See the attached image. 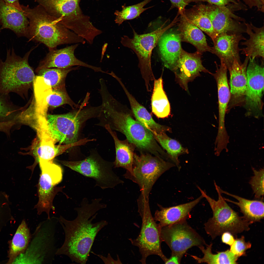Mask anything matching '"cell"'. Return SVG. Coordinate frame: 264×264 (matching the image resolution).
I'll list each match as a JSON object with an SVG mask.
<instances>
[{
    "label": "cell",
    "mask_w": 264,
    "mask_h": 264,
    "mask_svg": "<svg viewBox=\"0 0 264 264\" xmlns=\"http://www.w3.org/2000/svg\"><path fill=\"white\" fill-rule=\"evenodd\" d=\"M79 44H77L60 49H49L46 56L40 62L36 72L44 68H65L78 66L89 68L95 72L104 73L101 68L87 64L76 57L74 52Z\"/></svg>",
    "instance_id": "e0dca14e"
},
{
    "label": "cell",
    "mask_w": 264,
    "mask_h": 264,
    "mask_svg": "<svg viewBox=\"0 0 264 264\" xmlns=\"http://www.w3.org/2000/svg\"><path fill=\"white\" fill-rule=\"evenodd\" d=\"M214 185L218 193L217 201L211 198L198 186L197 187L201 195L209 203L213 212V216L204 224L206 233L213 239L225 232L235 235L248 231L253 223L244 217L240 216L228 204L223 198L215 181Z\"/></svg>",
    "instance_id": "52a82bcc"
},
{
    "label": "cell",
    "mask_w": 264,
    "mask_h": 264,
    "mask_svg": "<svg viewBox=\"0 0 264 264\" xmlns=\"http://www.w3.org/2000/svg\"><path fill=\"white\" fill-rule=\"evenodd\" d=\"M203 198L201 195L190 202L168 207L158 204L160 209L156 211L154 218L156 221L159 222L161 228L187 220L191 210Z\"/></svg>",
    "instance_id": "603a6c76"
},
{
    "label": "cell",
    "mask_w": 264,
    "mask_h": 264,
    "mask_svg": "<svg viewBox=\"0 0 264 264\" xmlns=\"http://www.w3.org/2000/svg\"><path fill=\"white\" fill-rule=\"evenodd\" d=\"M92 253L97 255L99 258L105 264H122L118 255H117V259L114 260L111 256L110 254L109 253L107 257L104 256L101 254H97L94 253Z\"/></svg>",
    "instance_id": "ee69618b"
},
{
    "label": "cell",
    "mask_w": 264,
    "mask_h": 264,
    "mask_svg": "<svg viewBox=\"0 0 264 264\" xmlns=\"http://www.w3.org/2000/svg\"><path fill=\"white\" fill-rule=\"evenodd\" d=\"M176 166L172 163L162 158L143 153L138 155L134 153L133 164V174L124 176L137 184L139 187L140 196L149 199L152 187L158 179L164 172Z\"/></svg>",
    "instance_id": "30bf717a"
},
{
    "label": "cell",
    "mask_w": 264,
    "mask_h": 264,
    "mask_svg": "<svg viewBox=\"0 0 264 264\" xmlns=\"http://www.w3.org/2000/svg\"><path fill=\"white\" fill-rule=\"evenodd\" d=\"M58 222V218L52 217L40 223L25 250L17 256L12 264L51 263L58 248L55 234Z\"/></svg>",
    "instance_id": "8992f818"
},
{
    "label": "cell",
    "mask_w": 264,
    "mask_h": 264,
    "mask_svg": "<svg viewBox=\"0 0 264 264\" xmlns=\"http://www.w3.org/2000/svg\"><path fill=\"white\" fill-rule=\"evenodd\" d=\"M0 60H1V59H0Z\"/></svg>",
    "instance_id": "816d5d0a"
},
{
    "label": "cell",
    "mask_w": 264,
    "mask_h": 264,
    "mask_svg": "<svg viewBox=\"0 0 264 264\" xmlns=\"http://www.w3.org/2000/svg\"><path fill=\"white\" fill-rule=\"evenodd\" d=\"M231 246L230 250L239 257L245 254L246 251L251 248V244L249 242H246L244 237L242 236L241 238L235 240Z\"/></svg>",
    "instance_id": "60d3db41"
},
{
    "label": "cell",
    "mask_w": 264,
    "mask_h": 264,
    "mask_svg": "<svg viewBox=\"0 0 264 264\" xmlns=\"http://www.w3.org/2000/svg\"><path fill=\"white\" fill-rule=\"evenodd\" d=\"M31 237L29 229L24 220L18 227L12 241L9 252L10 261L23 253L27 247Z\"/></svg>",
    "instance_id": "d590c367"
},
{
    "label": "cell",
    "mask_w": 264,
    "mask_h": 264,
    "mask_svg": "<svg viewBox=\"0 0 264 264\" xmlns=\"http://www.w3.org/2000/svg\"><path fill=\"white\" fill-rule=\"evenodd\" d=\"M219 188L221 193L231 196L238 201V202H236L224 198L225 201L238 206L244 217L248 221L253 223L260 221L264 218V203L262 200L247 199L224 191L219 187Z\"/></svg>",
    "instance_id": "f546056e"
},
{
    "label": "cell",
    "mask_w": 264,
    "mask_h": 264,
    "mask_svg": "<svg viewBox=\"0 0 264 264\" xmlns=\"http://www.w3.org/2000/svg\"><path fill=\"white\" fill-rule=\"evenodd\" d=\"M246 40L242 34H220L213 41L210 52L217 56L228 69L236 59L241 62L239 55L241 49L239 45L241 41Z\"/></svg>",
    "instance_id": "ffe728a7"
},
{
    "label": "cell",
    "mask_w": 264,
    "mask_h": 264,
    "mask_svg": "<svg viewBox=\"0 0 264 264\" xmlns=\"http://www.w3.org/2000/svg\"><path fill=\"white\" fill-rule=\"evenodd\" d=\"M22 108L13 103L9 95L0 93V121L14 119Z\"/></svg>",
    "instance_id": "f35d334b"
},
{
    "label": "cell",
    "mask_w": 264,
    "mask_h": 264,
    "mask_svg": "<svg viewBox=\"0 0 264 264\" xmlns=\"http://www.w3.org/2000/svg\"><path fill=\"white\" fill-rule=\"evenodd\" d=\"M29 21L28 38L43 44L49 49L64 44L85 43V39L59 22L41 5L33 8L22 5Z\"/></svg>",
    "instance_id": "3957f363"
},
{
    "label": "cell",
    "mask_w": 264,
    "mask_h": 264,
    "mask_svg": "<svg viewBox=\"0 0 264 264\" xmlns=\"http://www.w3.org/2000/svg\"><path fill=\"white\" fill-rule=\"evenodd\" d=\"M59 162L82 175L93 179L95 187L102 189L112 188L124 183L113 171V162L104 160L96 153H92L82 160Z\"/></svg>",
    "instance_id": "7c38bea8"
},
{
    "label": "cell",
    "mask_w": 264,
    "mask_h": 264,
    "mask_svg": "<svg viewBox=\"0 0 264 264\" xmlns=\"http://www.w3.org/2000/svg\"><path fill=\"white\" fill-rule=\"evenodd\" d=\"M87 104L86 101L84 100L78 107L67 113L46 114L48 132L55 142L77 146L89 142L86 138L78 140L79 131L87 120L97 117L100 110L98 107L87 106Z\"/></svg>",
    "instance_id": "277c9868"
},
{
    "label": "cell",
    "mask_w": 264,
    "mask_h": 264,
    "mask_svg": "<svg viewBox=\"0 0 264 264\" xmlns=\"http://www.w3.org/2000/svg\"><path fill=\"white\" fill-rule=\"evenodd\" d=\"M254 176H252L249 182L254 194L255 198L260 199L264 195V169L257 170L252 168Z\"/></svg>",
    "instance_id": "ab89813d"
},
{
    "label": "cell",
    "mask_w": 264,
    "mask_h": 264,
    "mask_svg": "<svg viewBox=\"0 0 264 264\" xmlns=\"http://www.w3.org/2000/svg\"><path fill=\"white\" fill-rule=\"evenodd\" d=\"M39 165L41 173L37 185L39 200L34 208L36 209L39 215L45 212L47 219H49L51 210H55L53 204L54 198L62 188L56 185L61 181L63 172L61 167L53 163H41Z\"/></svg>",
    "instance_id": "5bb4252c"
},
{
    "label": "cell",
    "mask_w": 264,
    "mask_h": 264,
    "mask_svg": "<svg viewBox=\"0 0 264 264\" xmlns=\"http://www.w3.org/2000/svg\"><path fill=\"white\" fill-rule=\"evenodd\" d=\"M79 66L65 68H44L36 72L38 76L42 77L45 82L52 88L65 86V80L71 71L78 69Z\"/></svg>",
    "instance_id": "8d00e7d4"
},
{
    "label": "cell",
    "mask_w": 264,
    "mask_h": 264,
    "mask_svg": "<svg viewBox=\"0 0 264 264\" xmlns=\"http://www.w3.org/2000/svg\"><path fill=\"white\" fill-rule=\"evenodd\" d=\"M162 77L154 80L151 99L152 113L158 118H168L170 115V106L164 90Z\"/></svg>",
    "instance_id": "4dcf8cb0"
},
{
    "label": "cell",
    "mask_w": 264,
    "mask_h": 264,
    "mask_svg": "<svg viewBox=\"0 0 264 264\" xmlns=\"http://www.w3.org/2000/svg\"><path fill=\"white\" fill-rule=\"evenodd\" d=\"M221 238L223 243L230 246L233 244L235 240L233 235L228 232L223 233L222 234Z\"/></svg>",
    "instance_id": "bcb514c9"
},
{
    "label": "cell",
    "mask_w": 264,
    "mask_h": 264,
    "mask_svg": "<svg viewBox=\"0 0 264 264\" xmlns=\"http://www.w3.org/2000/svg\"><path fill=\"white\" fill-rule=\"evenodd\" d=\"M249 59L246 57L242 63L234 60L228 68L230 76V92L233 99L238 100L244 97L247 86L246 70Z\"/></svg>",
    "instance_id": "83f0119b"
},
{
    "label": "cell",
    "mask_w": 264,
    "mask_h": 264,
    "mask_svg": "<svg viewBox=\"0 0 264 264\" xmlns=\"http://www.w3.org/2000/svg\"><path fill=\"white\" fill-rule=\"evenodd\" d=\"M37 141V145L34 144L33 152L36 161L39 163H53L54 158L63 151L62 149L66 150L70 148L69 145H65L63 147L55 145V142L51 138H43Z\"/></svg>",
    "instance_id": "1f68e13d"
},
{
    "label": "cell",
    "mask_w": 264,
    "mask_h": 264,
    "mask_svg": "<svg viewBox=\"0 0 264 264\" xmlns=\"http://www.w3.org/2000/svg\"><path fill=\"white\" fill-rule=\"evenodd\" d=\"M249 61L246 70L245 107L248 114L258 117L263 106L262 99L264 91V61L261 65L255 59H249Z\"/></svg>",
    "instance_id": "9a60e30c"
},
{
    "label": "cell",
    "mask_w": 264,
    "mask_h": 264,
    "mask_svg": "<svg viewBox=\"0 0 264 264\" xmlns=\"http://www.w3.org/2000/svg\"><path fill=\"white\" fill-rule=\"evenodd\" d=\"M243 0V1H251V0Z\"/></svg>",
    "instance_id": "f907efd6"
},
{
    "label": "cell",
    "mask_w": 264,
    "mask_h": 264,
    "mask_svg": "<svg viewBox=\"0 0 264 264\" xmlns=\"http://www.w3.org/2000/svg\"><path fill=\"white\" fill-rule=\"evenodd\" d=\"M177 22L175 19L166 26H165V22L154 31L147 33L138 34L133 30L132 38L126 35H124L121 38L122 44L131 49L137 55L139 67L146 87L150 86V80L155 79L151 64L153 50L158 44L162 35Z\"/></svg>",
    "instance_id": "ba28073f"
},
{
    "label": "cell",
    "mask_w": 264,
    "mask_h": 264,
    "mask_svg": "<svg viewBox=\"0 0 264 264\" xmlns=\"http://www.w3.org/2000/svg\"><path fill=\"white\" fill-rule=\"evenodd\" d=\"M203 11L210 20L217 35L220 33L241 34L246 33L245 23L240 18L233 15L229 9L213 5H199Z\"/></svg>",
    "instance_id": "2e32d148"
},
{
    "label": "cell",
    "mask_w": 264,
    "mask_h": 264,
    "mask_svg": "<svg viewBox=\"0 0 264 264\" xmlns=\"http://www.w3.org/2000/svg\"><path fill=\"white\" fill-rule=\"evenodd\" d=\"M137 203L138 212L142 220L141 228L136 239L131 238L129 240L132 245L139 248L141 255L140 261L142 264H146L147 257L153 255L158 256L165 263L168 258L164 254L161 249V228L152 215L149 201L140 200Z\"/></svg>",
    "instance_id": "9c48e42d"
},
{
    "label": "cell",
    "mask_w": 264,
    "mask_h": 264,
    "mask_svg": "<svg viewBox=\"0 0 264 264\" xmlns=\"http://www.w3.org/2000/svg\"><path fill=\"white\" fill-rule=\"evenodd\" d=\"M179 34L165 33L157 44L161 59L164 66L173 71L177 63L182 49Z\"/></svg>",
    "instance_id": "7402d4cb"
},
{
    "label": "cell",
    "mask_w": 264,
    "mask_h": 264,
    "mask_svg": "<svg viewBox=\"0 0 264 264\" xmlns=\"http://www.w3.org/2000/svg\"><path fill=\"white\" fill-rule=\"evenodd\" d=\"M180 15L178 29L181 41L192 44L196 48L197 51L201 53L211 52V47L208 44L202 31L189 22L183 13Z\"/></svg>",
    "instance_id": "484cf974"
},
{
    "label": "cell",
    "mask_w": 264,
    "mask_h": 264,
    "mask_svg": "<svg viewBox=\"0 0 264 264\" xmlns=\"http://www.w3.org/2000/svg\"><path fill=\"white\" fill-rule=\"evenodd\" d=\"M80 0H34L50 15L79 36L86 35L92 23L83 13L79 6Z\"/></svg>",
    "instance_id": "8fae6325"
},
{
    "label": "cell",
    "mask_w": 264,
    "mask_h": 264,
    "mask_svg": "<svg viewBox=\"0 0 264 264\" xmlns=\"http://www.w3.org/2000/svg\"><path fill=\"white\" fill-rule=\"evenodd\" d=\"M104 127L111 136L114 142L116 157L113 162V167L125 169L127 171L124 176L132 175L135 146L127 139L124 140H119L116 132L112 130L108 125H106Z\"/></svg>",
    "instance_id": "cb8c5ba5"
},
{
    "label": "cell",
    "mask_w": 264,
    "mask_h": 264,
    "mask_svg": "<svg viewBox=\"0 0 264 264\" xmlns=\"http://www.w3.org/2000/svg\"><path fill=\"white\" fill-rule=\"evenodd\" d=\"M101 110L98 117L97 125H108L112 130L124 135L126 139L141 152L166 158L168 155L160 146L152 132L129 113L122 111L112 96L105 94L101 97Z\"/></svg>",
    "instance_id": "7a4b0ae2"
},
{
    "label": "cell",
    "mask_w": 264,
    "mask_h": 264,
    "mask_svg": "<svg viewBox=\"0 0 264 264\" xmlns=\"http://www.w3.org/2000/svg\"><path fill=\"white\" fill-rule=\"evenodd\" d=\"M202 54L197 51L189 53L182 49L177 65L173 71L177 82L186 91H188V82L199 76L200 72L212 74L203 66Z\"/></svg>",
    "instance_id": "ac0fdd59"
},
{
    "label": "cell",
    "mask_w": 264,
    "mask_h": 264,
    "mask_svg": "<svg viewBox=\"0 0 264 264\" xmlns=\"http://www.w3.org/2000/svg\"><path fill=\"white\" fill-rule=\"evenodd\" d=\"M8 202V198L6 193L0 191V210L5 208Z\"/></svg>",
    "instance_id": "c3c4849f"
},
{
    "label": "cell",
    "mask_w": 264,
    "mask_h": 264,
    "mask_svg": "<svg viewBox=\"0 0 264 264\" xmlns=\"http://www.w3.org/2000/svg\"><path fill=\"white\" fill-rule=\"evenodd\" d=\"M115 78L123 89L129 101L130 106L136 120L150 130L158 133L165 131V125L160 124L154 121L151 114L145 108L139 103L127 90L120 79L117 76Z\"/></svg>",
    "instance_id": "f1b7e54d"
},
{
    "label": "cell",
    "mask_w": 264,
    "mask_h": 264,
    "mask_svg": "<svg viewBox=\"0 0 264 264\" xmlns=\"http://www.w3.org/2000/svg\"><path fill=\"white\" fill-rule=\"evenodd\" d=\"M152 0H144L133 5L126 6L125 4L122 6L121 11L116 10L114 12L116 16L115 20V23L120 25L125 21L132 20L138 17L144 11L153 7H144Z\"/></svg>",
    "instance_id": "74e56055"
},
{
    "label": "cell",
    "mask_w": 264,
    "mask_h": 264,
    "mask_svg": "<svg viewBox=\"0 0 264 264\" xmlns=\"http://www.w3.org/2000/svg\"><path fill=\"white\" fill-rule=\"evenodd\" d=\"M35 94L40 109L48 107L55 108L64 104H68L74 109L80 105L76 104L70 98L65 86L53 88L43 79L38 81L34 85Z\"/></svg>",
    "instance_id": "d6986e66"
},
{
    "label": "cell",
    "mask_w": 264,
    "mask_h": 264,
    "mask_svg": "<svg viewBox=\"0 0 264 264\" xmlns=\"http://www.w3.org/2000/svg\"><path fill=\"white\" fill-rule=\"evenodd\" d=\"M183 14L189 22L205 33L212 41L217 36L210 20L199 5L189 9H185Z\"/></svg>",
    "instance_id": "836d02e7"
},
{
    "label": "cell",
    "mask_w": 264,
    "mask_h": 264,
    "mask_svg": "<svg viewBox=\"0 0 264 264\" xmlns=\"http://www.w3.org/2000/svg\"><path fill=\"white\" fill-rule=\"evenodd\" d=\"M34 48L22 57L15 53L12 47L7 49L6 59L0 60V93L9 95L15 93L23 99L27 98L35 78L28 63L29 56Z\"/></svg>",
    "instance_id": "5b68a950"
},
{
    "label": "cell",
    "mask_w": 264,
    "mask_h": 264,
    "mask_svg": "<svg viewBox=\"0 0 264 264\" xmlns=\"http://www.w3.org/2000/svg\"><path fill=\"white\" fill-rule=\"evenodd\" d=\"M212 244L207 245L205 248L204 246L198 247L204 254L202 258L191 255L198 263H203L208 264H237L238 257L233 254L230 250L213 254L212 252Z\"/></svg>",
    "instance_id": "e575fe53"
},
{
    "label": "cell",
    "mask_w": 264,
    "mask_h": 264,
    "mask_svg": "<svg viewBox=\"0 0 264 264\" xmlns=\"http://www.w3.org/2000/svg\"><path fill=\"white\" fill-rule=\"evenodd\" d=\"M160 234L162 242L168 246L172 254L181 259L192 247L207 245L203 238L188 224L186 220L162 227Z\"/></svg>",
    "instance_id": "4fadbf2b"
},
{
    "label": "cell",
    "mask_w": 264,
    "mask_h": 264,
    "mask_svg": "<svg viewBox=\"0 0 264 264\" xmlns=\"http://www.w3.org/2000/svg\"><path fill=\"white\" fill-rule=\"evenodd\" d=\"M171 4L170 9L176 8L178 13L181 14L183 13L187 5L192 2L206 1V0H169Z\"/></svg>",
    "instance_id": "b9f144b4"
},
{
    "label": "cell",
    "mask_w": 264,
    "mask_h": 264,
    "mask_svg": "<svg viewBox=\"0 0 264 264\" xmlns=\"http://www.w3.org/2000/svg\"><path fill=\"white\" fill-rule=\"evenodd\" d=\"M29 21L23 11L8 5L0 0V29H8L18 37L28 38Z\"/></svg>",
    "instance_id": "44dd1931"
},
{
    "label": "cell",
    "mask_w": 264,
    "mask_h": 264,
    "mask_svg": "<svg viewBox=\"0 0 264 264\" xmlns=\"http://www.w3.org/2000/svg\"><path fill=\"white\" fill-rule=\"evenodd\" d=\"M17 123L15 119L4 121H0V131L9 135L12 127Z\"/></svg>",
    "instance_id": "7bdbcfd3"
},
{
    "label": "cell",
    "mask_w": 264,
    "mask_h": 264,
    "mask_svg": "<svg viewBox=\"0 0 264 264\" xmlns=\"http://www.w3.org/2000/svg\"><path fill=\"white\" fill-rule=\"evenodd\" d=\"M150 130L157 142L166 151L171 162L180 170L181 166L178 157L181 155L188 154V149L183 146L176 140L169 137L166 133L158 134L154 131Z\"/></svg>",
    "instance_id": "d6a6232c"
},
{
    "label": "cell",
    "mask_w": 264,
    "mask_h": 264,
    "mask_svg": "<svg viewBox=\"0 0 264 264\" xmlns=\"http://www.w3.org/2000/svg\"><path fill=\"white\" fill-rule=\"evenodd\" d=\"M102 200L100 198H95L89 203L87 198H84L80 207L74 209L77 214L75 219L69 220L60 216L59 223L63 230L65 237L63 244L57 250L56 255L66 256L72 262L86 263L96 236L108 224L104 220L93 222L97 212L107 207L106 204L100 203Z\"/></svg>",
    "instance_id": "6da1fadb"
},
{
    "label": "cell",
    "mask_w": 264,
    "mask_h": 264,
    "mask_svg": "<svg viewBox=\"0 0 264 264\" xmlns=\"http://www.w3.org/2000/svg\"><path fill=\"white\" fill-rule=\"evenodd\" d=\"M210 4L220 7H227L229 4L238 3L234 0H206Z\"/></svg>",
    "instance_id": "f6af8a7d"
},
{
    "label": "cell",
    "mask_w": 264,
    "mask_h": 264,
    "mask_svg": "<svg viewBox=\"0 0 264 264\" xmlns=\"http://www.w3.org/2000/svg\"><path fill=\"white\" fill-rule=\"evenodd\" d=\"M181 259L176 255L171 254L169 258L165 263V264H179Z\"/></svg>",
    "instance_id": "681fc988"
},
{
    "label": "cell",
    "mask_w": 264,
    "mask_h": 264,
    "mask_svg": "<svg viewBox=\"0 0 264 264\" xmlns=\"http://www.w3.org/2000/svg\"><path fill=\"white\" fill-rule=\"evenodd\" d=\"M246 33L249 36L248 39L241 42L245 46L241 49L242 53L247 57L249 59L253 60L258 57L264 59V27H257L251 23H245Z\"/></svg>",
    "instance_id": "4316f807"
},
{
    "label": "cell",
    "mask_w": 264,
    "mask_h": 264,
    "mask_svg": "<svg viewBox=\"0 0 264 264\" xmlns=\"http://www.w3.org/2000/svg\"><path fill=\"white\" fill-rule=\"evenodd\" d=\"M6 4L20 11H22V5H20L19 0H3Z\"/></svg>",
    "instance_id": "7dc6e473"
},
{
    "label": "cell",
    "mask_w": 264,
    "mask_h": 264,
    "mask_svg": "<svg viewBox=\"0 0 264 264\" xmlns=\"http://www.w3.org/2000/svg\"><path fill=\"white\" fill-rule=\"evenodd\" d=\"M217 70L212 74L217 82L219 102V125L218 130L222 131L225 129V115L227 107L231 97L227 78V68L223 63L220 62L219 67L216 62Z\"/></svg>",
    "instance_id": "d4e9b609"
}]
</instances>
